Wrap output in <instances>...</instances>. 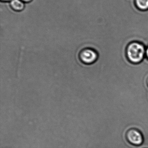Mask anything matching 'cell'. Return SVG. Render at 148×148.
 <instances>
[{
	"mask_svg": "<svg viewBox=\"0 0 148 148\" xmlns=\"http://www.w3.org/2000/svg\"><path fill=\"white\" fill-rule=\"evenodd\" d=\"M146 46L140 42L134 41L130 42L126 48L127 59L132 64H140L146 58Z\"/></svg>",
	"mask_w": 148,
	"mask_h": 148,
	"instance_id": "cell-1",
	"label": "cell"
},
{
	"mask_svg": "<svg viewBox=\"0 0 148 148\" xmlns=\"http://www.w3.org/2000/svg\"><path fill=\"white\" fill-rule=\"evenodd\" d=\"M79 58L81 61L84 64L91 65L97 61L99 58V54L96 50L93 49H84L80 52Z\"/></svg>",
	"mask_w": 148,
	"mask_h": 148,
	"instance_id": "cell-2",
	"label": "cell"
},
{
	"mask_svg": "<svg viewBox=\"0 0 148 148\" xmlns=\"http://www.w3.org/2000/svg\"><path fill=\"white\" fill-rule=\"evenodd\" d=\"M127 140L133 145L139 146L143 142L142 134L140 131L136 129H131L128 130L126 134Z\"/></svg>",
	"mask_w": 148,
	"mask_h": 148,
	"instance_id": "cell-3",
	"label": "cell"
},
{
	"mask_svg": "<svg viewBox=\"0 0 148 148\" xmlns=\"http://www.w3.org/2000/svg\"><path fill=\"white\" fill-rule=\"evenodd\" d=\"M10 6L14 11L20 12L25 8V3L21 0H12L10 2Z\"/></svg>",
	"mask_w": 148,
	"mask_h": 148,
	"instance_id": "cell-4",
	"label": "cell"
},
{
	"mask_svg": "<svg viewBox=\"0 0 148 148\" xmlns=\"http://www.w3.org/2000/svg\"><path fill=\"white\" fill-rule=\"evenodd\" d=\"M134 4L136 9L139 11H148V0H134Z\"/></svg>",
	"mask_w": 148,
	"mask_h": 148,
	"instance_id": "cell-5",
	"label": "cell"
},
{
	"mask_svg": "<svg viewBox=\"0 0 148 148\" xmlns=\"http://www.w3.org/2000/svg\"><path fill=\"white\" fill-rule=\"evenodd\" d=\"M146 58L148 60V46L146 47Z\"/></svg>",
	"mask_w": 148,
	"mask_h": 148,
	"instance_id": "cell-6",
	"label": "cell"
},
{
	"mask_svg": "<svg viewBox=\"0 0 148 148\" xmlns=\"http://www.w3.org/2000/svg\"><path fill=\"white\" fill-rule=\"evenodd\" d=\"M21 1H22L24 3H30L33 0H21Z\"/></svg>",
	"mask_w": 148,
	"mask_h": 148,
	"instance_id": "cell-7",
	"label": "cell"
},
{
	"mask_svg": "<svg viewBox=\"0 0 148 148\" xmlns=\"http://www.w3.org/2000/svg\"><path fill=\"white\" fill-rule=\"evenodd\" d=\"M2 2H10L12 0H1Z\"/></svg>",
	"mask_w": 148,
	"mask_h": 148,
	"instance_id": "cell-8",
	"label": "cell"
},
{
	"mask_svg": "<svg viewBox=\"0 0 148 148\" xmlns=\"http://www.w3.org/2000/svg\"><path fill=\"white\" fill-rule=\"evenodd\" d=\"M146 83H147V84L148 87V76L147 77V79H146Z\"/></svg>",
	"mask_w": 148,
	"mask_h": 148,
	"instance_id": "cell-9",
	"label": "cell"
}]
</instances>
